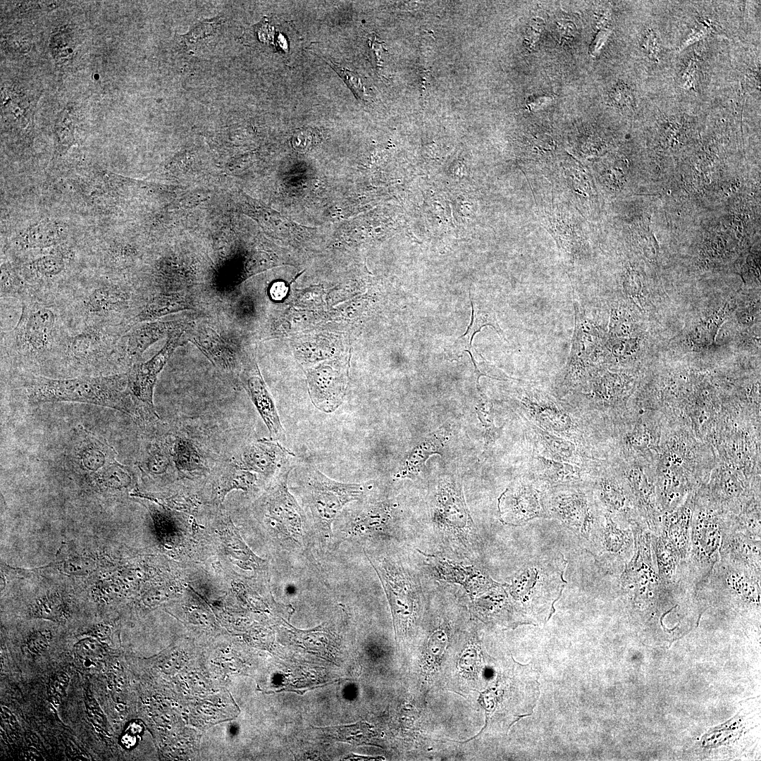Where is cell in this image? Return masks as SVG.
Masks as SVG:
<instances>
[{
	"mask_svg": "<svg viewBox=\"0 0 761 761\" xmlns=\"http://www.w3.org/2000/svg\"><path fill=\"white\" fill-rule=\"evenodd\" d=\"M21 304L16 326L1 333V353L27 361L56 359L68 330L56 299L31 298Z\"/></svg>",
	"mask_w": 761,
	"mask_h": 761,
	"instance_id": "obj_1",
	"label": "cell"
},
{
	"mask_svg": "<svg viewBox=\"0 0 761 761\" xmlns=\"http://www.w3.org/2000/svg\"><path fill=\"white\" fill-rule=\"evenodd\" d=\"M25 392L31 404L76 402L107 407L134 416L126 373L59 379L37 376L27 380Z\"/></svg>",
	"mask_w": 761,
	"mask_h": 761,
	"instance_id": "obj_2",
	"label": "cell"
},
{
	"mask_svg": "<svg viewBox=\"0 0 761 761\" xmlns=\"http://www.w3.org/2000/svg\"><path fill=\"white\" fill-rule=\"evenodd\" d=\"M567 561L562 554L536 557L526 563L512 579L509 590L528 623L547 621L567 584Z\"/></svg>",
	"mask_w": 761,
	"mask_h": 761,
	"instance_id": "obj_3",
	"label": "cell"
},
{
	"mask_svg": "<svg viewBox=\"0 0 761 761\" xmlns=\"http://www.w3.org/2000/svg\"><path fill=\"white\" fill-rule=\"evenodd\" d=\"M546 507L548 518L557 519L571 531L586 550L599 535L605 521L590 485L550 487Z\"/></svg>",
	"mask_w": 761,
	"mask_h": 761,
	"instance_id": "obj_4",
	"label": "cell"
},
{
	"mask_svg": "<svg viewBox=\"0 0 761 761\" xmlns=\"http://www.w3.org/2000/svg\"><path fill=\"white\" fill-rule=\"evenodd\" d=\"M729 528V517L714 512H700L692 517L689 552L681 564V572L696 591L719 561L721 547Z\"/></svg>",
	"mask_w": 761,
	"mask_h": 761,
	"instance_id": "obj_5",
	"label": "cell"
},
{
	"mask_svg": "<svg viewBox=\"0 0 761 761\" xmlns=\"http://www.w3.org/2000/svg\"><path fill=\"white\" fill-rule=\"evenodd\" d=\"M516 394V403L528 423L588 447L587 428L564 401L531 384L521 385Z\"/></svg>",
	"mask_w": 761,
	"mask_h": 761,
	"instance_id": "obj_6",
	"label": "cell"
},
{
	"mask_svg": "<svg viewBox=\"0 0 761 761\" xmlns=\"http://www.w3.org/2000/svg\"><path fill=\"white\" fill-rule=\"evenodd\" d=\"M364 493L359 483H341L318 470H313L307 481L303 502L309 509L315 530L324 540L333 536L332 525L338 513Z\"/></svg>",
	"mask_w": 761,
	"mask_h": 761,
	"instance_id": "obj_7",
	"label": "cell"
},
{
	"mask_svg": "<svg viewBox=\"0 0 761 761\" xmlns=\"http://www.w3.org/2000/svg\"><path fill=\"white\" fill-rule=\"evenodd\" d=\"M188 326H183L168 336L164 346L149 360L135 363L126 373L127 388L134 407V416L145 421H156L153 395L157 377L175 349L186 338Z\"/></svg>",
	"mask_w": 761,
	"mask_h": 761,
	"instance_id": "obj_8",
	"label": "cell"
},
{
	"mask_svg": "<svg viewBox=\"0 0 761 761\" xmlns=\"http://www.w3.org/2000/svg\"><path fill=\"white\" fill-rule=\"evenodd\" d=\"M549 488L545 482L531 476L514 482L498 500L502 521L520 526L536 518H548L546 500Z\"/></svg>",
	"mask_w": 761,
	"mask_h": 761,
	"instance_id": "obj_9",
	"label": "cell"
},
{
	"mask_svg": "<svg viewBox=\"0 0 761 761\" xmlns=\"http://www.w3.org/2000/svg\"><path fill=\"white\" fill-rule=\"evenodd\" d=\"M290 469L283 471L270 490L267 508L270 519L276 521L282 539L291 548H299L308 539V526L305 514L287 488Z\"/></svg>",
	"mask_w": 761,
	"mask_h": 761,
	"instance_id": "obj_10",
	"label": "cell"
},
{
	"mask_svg": "<svg viewBox=\"0 0 761 761\" xmlns=\"http://www.w3.org/2000/svg\"><path fill=\"white\" fill-rule=\"evenodd\" d=\"M120 330L107 328H87L64 335L56 359L80 364H94L113 359Z\"/></svg>",
	"mask_w": 761,
	"mask_h": 761,
	"instance_id": "obj_11",
	"label": "cell"
},
{
	"mask_svg": "<svg viewBox=\"0 0 761 761\" xmlns=\"http://www.w3.org/2000/svg\"><path fill=\"white\" fill-rule=\"evenodd\" d=\"M604 525L587 551L605 572L621 574L634 552V536L630 524L605 514Z\"/></svg>",
	"mask_w": 761,
	"mask_h": 761,
	"instance_id": "obj_12",
	"label": "cell"
},
{
	"mask_svg": "<svg viewBox=\"0 0 761 761\" xmlns=\"http://www.w3.org/2000/svg\"><path fill=\"white\" fill-rule=\"evenodd\" d=\"M590 487L605 514L630 525L644 522L636 510L637 507L629 487L614 477L596 474Z\"/></svg>",
	"mask_w": 761,
	"mask_h": 761,
	"instance_id": "obj_13",
	"label": "cell"
},
{
	"mask_svg": "<svg viewBox=\"0 0 761 761\" xmlns=\"http://www.w3.org/2000/svg\"><path fill=\"white\" fill-rule=\"evenodd\" d=\"M184 326V323L179 321H144L137 323L126 330L125 334L120 336L113 359L123 360L133 365L151 345Z\"/></svg>",
	"mask_w": 761,
	"mask_h": 761,
	"instance_id": "obj_14",
	"label": "cell"
},
{
	"mask_svg": "<svg viewBox=\"0 0 761 761\" xmlns=\"http://www.w3.org/2000/svg\"><path fill=\"white\" fill-rule=\"evenodd\" d=\"M589 468L535 453L530 476L545 482L550 487L589 485L596 476Z\"/></svg>",
	"mask_w": 761,
	"mask_h": 761,
	"instance_id": "obj_15",
	"label": "cell"
},
{
	"mask_svg": "<svg viewBox=\"0 0 761 761\" xmlns=\"http://www.w3.org/2000/svg\"><path fill=\"white\" fill-rule=\"evenodd\" d=\"M115 450L103 438L80 427L73 447L77 469L92 478L115 462Z\"/></svg>",
	"mask_w": 761,
	"mask_h": 761,
	"instance_id": "obj_16",
	"label": "cell"
},
{
	"mask_svg": "<svg viewBox=\"0 0 761 761\" xmlns=\"http://www.w3.org/2000/svg\"><path fill=\"white\" fill-rule=\"evenodd\" d=\"M242 381L259 415L266 426L272 440L285 438V431L274 402L256 367L246 369Z\"/></svg>",
	"mask_w": 761,
	"mask_h": 761,
	"instance_id": "obj_17",
	"label": "cell"
},
{
	"mask_svg": "<svg viewBox=\"0 0 761 761\" xmlns=\"http://www.w3.org/2000/svg\"><path fill=\"white\" fill-rule=\"evenodd\" d=\"M293 453L274 440H259L248 446L242 453L244 468L265 476L279 471Z\"/></svg>",
	"mask_w": 761,
	"mask_h": 761,
	"instance_id": "obj_18",
	"label": "cell"
},
{
	"mask_svg": "<svg viewBox=\"0 0 761 761\" xmlns=\"http://www.w3.org/2000/svg\"><path fill=\"white\" fill-rule=\"evenodd\" d=\"M532 433L545 452L550 457L581 466L590 467L594 458L589 452V447L571 440L546 431L531 423Z\"/></svg>",
	"mask_w": 761,
	"mask_h": 761,
	"instance_id": "obj_19",
	"label": "cell"
},
{
	"mask_svg": "<svg viewBox=\"0 0 761 761\" xmlns=\"http://www.w3.org/2000/svg\"><path fill=\"white\" fill-rule=\"evenodd\" d=\"M719 560L760 574V540L729 528L723 540Z\"/></svg>",
	"mask_w": 761,
	"mask_h": 761,
	"instance_id": "obj_20",
	"label": "cell"
},
{
	"mask_svg": "<svg viewBox=\"0 0 761 761\" xmlns=\"http://www.w3.org/2000/svg\"><path fill=\"white\" fill-rule=\"evenodd\" d=\"M187 340L197 346L218 370L229 373L235 363L230 349L224 340L209 326H189Z\"/></svg>",
	"mask_w": 761,
	"mask_h": 761,
	"instance_id": "obj_21",
	"label": "cell"
},
{
	"mask_svg": "<svg viewBox=\"0 0 761 761\" xmlns=\"http://www.w3.org/2000/svg\"><path fill=\"white\" fill-rule=\"evenodd\" d=\"M311 400L319 410L334 412L341 404L344 383L340 376L333 370L318 369L310 376Z\"/></svg>",
	"mask_w": 761,
	"mask_h": 761,
	"instance_id": "obj_22",
	"label": "cell"
},
{
	"mask_svg": "<svg viewBox=\"0 0 761 761\" xmlns=\"http://www.w3.org/2000/svg\"><path fill=\"white\" fill-rule=\"evenodd\" d=\"M650 543L657 571L662 582L674 586L683 581L680 576L681 557L673 543L661 531L650 533Z\"/></svg>",
	"mask_w": 761,
	"mask_h": 761,
	"instance_id": "obj_23",
	"label": "cell"
},
{
	"mask_svg": "<svg viewBox=\"0 0 761 761\" xmlns=\"http://www.w3.org/2000/svg\"><path fill=\"white\" fill-rule=\"evenodd\" d=\"M690 505L684 506L672 514H667L661 518L660 521V531L668 538L678 550L681 557V564L687 559L690 548L693 517Z\"/></svg>",
	"mask_w": 761,
	"mask_h": 761,
	"instance_id": "obj_24",
	"label": "cell"
},
{
	"mask_svg": "<svg viewBox=\"0 0 761 761\" xmlns=\"http://www.w3.org/2000/svg\"><path fill=\"white\" fill-rule=\"evenodd\" d=\"M731 309L729 304L726 303L717 311L698 322L688 333V340L690 344L697 349L711 347Z\"/></svg>",
	"mask_w": 761,
	"mask_h": 761,
	"instance_id": "obj_25",
	"label": "cell"
},
{
	"mask_svg": "<svg viewBox=\"0 0 761 761\" xmlns=\"http://www.w3.org/2000/svg\"><path fill=\"white\" fill-rule=\"evenodd\" d=\"M471 301L472 307L471 321L465 333L459 338V340H462L461 343L467 349L466 351L471 352L474 336L483 327L486 326L493 327L497 334L505 339L504 333L500 327L496 312L493 306L486 301L475 299L471 297Z\"/></svg>",
	"mask_w": 761,
	"mask_h": 761,
	"instance_id": "obj_26",
	"label": "cell"
},
{
	"mask_svg": "<svg viewBox=\"0 0 761 761\" xmlns=\"http://www.w3.org/2000/svg\"><path fill=\"white\" fill-rule=\"evenodd\" d=\"M190 302L180 295L171 296L158 295L149 300L138 314L132 318L130 325L151 321L166 314L179 310L190 309Z\"/></svg>",
	"mask_w": 761,
	"mask_h": 761,
	"instance_id": "obj_27",
	"label": "cell"
},
{
	"mask_svg": "<svg viewBox=\"0 0 761 761\" xmlns=\"http://www.w3.org/2000/svg\"><path fill=\"white\" fill-rule=\"evenodd\" d=\"M53 223L42 221L27 228L18 240L22 249L44 248L56 244L61 239L60 230Z\"/></svg>",
	"mask_w": 761,
	"mask_h": 761,
	"instance_id": "obj_28",
	"label": "cell"
},
{
	"mask_svg": "<svg viewBox=\"0 0 761 761\" xmlns=\"http://www.w3.org/2000/svg\"><path fill=\"white\" fill-rule=\"evenodd\" d=\"M91 478L103 489L122 490L132 485L134 476L130 468L116 460Z\"/></svg>",
	"mask_w": 761,
	"mask_h": 761,
	"instance_id": "obj_29",
	"label": "cell"
},
{
	"mask_svg": "<svg viewBox=\"0 0 761 761\" xmlns=\"http://www.w3.org/2000/svg\"><path fill=\"white\" fill-rule=\"evenodd\" d=\"M388 512L383 507L364 511L349 521L344 532L347 538L361 536L385 524Z\"/></svg>",
	"mask_w": 761,
	"mask_h": 761,
	"instance_id": "obj_30",
	"label": "cell"
},
{
	"mask_svg": "<svg viewBox=\"0 0 761 761\" xmlns=\"http://www.w3.org/2000/svg\"><path fill=\"white\" fill-rule=\"evenodd\" d=\"M5 297L18 299L20 302L30 298L29 290L22 275L8 264L1 265V298Z\"/></svg>",
	"mask_w": 761,
	"mask_h": 761,
	"instance_id": "obj_31",
	"label": "cell"
},
{
	"mask_svg": "<svg viewBox=\"0 0 761 761\" xmlns=\"http://www.w3.org/2000/svg\"><path fill=\"white\" fill-rule=\"evenodd\" d=\"M320 729L336 740L355 745L366 743L373 736L371 727L364 722Z\"/></svg>",
	"mask_w": 761,
	"mask_h": 761,
	"instance_id": "obj_32",
	"label": "cell"
},
{
	"mask_svg": "<svg viewBox=\"0 0 761 761\" xmlns=\"http://www.w3.org/2000/svg\"><path fill=\"white\" fill-rule=\"evenodd\" d=\"M173 458L178 469L192 472L204 469L199 454L187 441L178 440L174 446Z\"/></svg>",
	"mask_w": 761,
	"mask_h": 761,
	"instance_id": "obj_33",
	"label": "cell"
},
{
	"mask_svg": "<svg viewBox=\"0 0 761 761\" xmlns=\"http://www.w3.org/2000/svg\"><path fill=\"white\" fill-rule=\"evenodd\" d=\"M65 606L57 595H51L38 600L32 608V614L41 618L59 620L64 615Z\"/></svg>",
	"mask_w": 761,
	"mask_h": 761,
	"instance_id": "obj_34",
	"label": "cell"
},
{
	"mask_svg": "<svg viewBox=\"0 0 761 761\" xmlns=\"http://www.w3.org/2000/svg\"><path fill=\"white\" fill-rule=\"evenodd\" d=\"M322 58L340 75L357 98L362 100L367 99L365 88L358 75L330 59Z\"/></svg>",
	"mask_w": 761,
	"mask_h": 761,
	"instance_id": "obj_35",
	"label": "cell"
},
{
	"mask_svg": "<svg viewBox=\"0 0 761 761\" xmlns=\"http://www.w3.org/2000/svg\"><path fill=\"white\" fill-rule=\"evenodd\" d=\"M218 27L217 20L204 21L185 35V43L192 48L200 45L204 41L211 39L216 33Z\"/></svg>",
	"mask_w": 761,
	"mask_h": 761,
	"instance_id": "obj_36",
	"label": "cell"
},
{
	"mask_svg": "<svg viewBox=\"0 0 761 761\" xmlns=\"http://www.w3.org/2000/svg\"><path fill=\"white\" fill-rule=\"evenodd\" d=\"M493 412V405L486 402L482 404L478 412V416L485 429V436L486 444L493 443L497 438L499 432V430L494 424Z\"/></svg>",
	"mask_w": 761,
	"mask_h": 761,
	"instance_id": "obj_37",
	"label": "cell"
},
{
	"mask_svg": "<svg viewBox=\"0 0 761 761\" xmlns=\"http://www.w3.org/2000/svg\"><path fill=\"white\" fill-rule=\"evenodd\" d=\"M76 654L85 660L99 659L104 652L102 645L93 638H85L75 646Z\"/></svg>",
	"mask_w": 761,
	"mask_h": 761,
	"instance_id": "obj_38",
	"label": "cell"
},
{
	"mask_svg": "<svg viewBox=\"0 0 761 761\" xmlns=\"http://www.w3.org/2000/svg\"><path fill=\"white\" fill-rule=\"evenodd\" d=\"M56 147L58 151H63L70 147L74 141L73 126L71 121L66 118L58 120L56 125Z\"/></svg>",
	"mask_w": 761,
	"mask_h": 761,
	"instance_id": "obj_39",
	"label": "cell"
},
{
	"mask_svg": "<svg viewBox=\"0 0 761 761\" xmlns=\"http://www.w3.org/2000/svg\"><path fill=\"white\" fill-rule=\"evenodd\" d=\"M51 641V633L48 631H36L32 632L27 638L25 645L30 652L38 655L44 652L48 648Z\"/></svg>",
	"mask_w": 761,
	"mask_h": 761,
	"instance_id": "obj_40",
	"label": "cell"
},
{
	"mask_svg": "<svg viewBox=\"0 0 761 761\" xmlns=\"http://www.w3.org/2000/svg\"><path fill=\"white\" fill-rule=\"evenodd\" d=\"M169 461L168 457L160 450L152 451L146 462V469L151 474H160L166 471Z\"/></svg>",
	"mask_w": 761,
	"mask_h": 761,
	"instance_id": "obj_41",
	"label": "cell"
},
{
	"mask_svg": "<svg viewBox=\"0 0 761 761\" xmlns=\"http://www.w3.org/2000/svg\"><path fill=\"white\" fill-rule=\"evenodd\" d=\"M69 682V677L65 672H60L56 674L52 679L50 686L49 692L55 696H62L68 687Z\"/></svg>",
	"mask_w": 761,
	"mask_h": 761,
	"instance_id": "obj_42",
	"label": "cell"
},
{
	"mask_svg": "<svg viewBox=\"0 0 761 761\" xmlns=\"http://www.w3.org/2000/svg\"><path fill=\"white\" fill-rule=\"evenodd\" d=\"M758 311L760 312V302H757L755 304H750L740 309L737 313V318L741 324L750 325L753 323Z\"/></svg>",
	"mask_w": 761,
	"mask_h": 761,
	"instance_id": "obj_43",
	"label": "cell"
},
{
	"mask_svg": "<svg viewBox=\"0 0 761 761\" xmlns=\"http://www.w3.org/2000/svg\"><path fill=\"white\" fill-rule=\"evenodd\" d=\"M89 567L87 562L77 559L65 562L62 565H60V569L65 573L82 574L88 570Z\"/></svg>",
	"mask_w": 761,
	"mask_h": 761,
	"instance_id": "obj_44",
	"label": "cell"
},
{
	"mask_svg": "<svg viewBox=\"0 0 761 761\" xmlns=\"http://www.w3.org/2000/svg\"><path fill=\"white\" fill-rule=\"evenodd\" d=\"M271 296L276 299H282L286 294V287L283 283H275L271 290Z\"/></svg>",
	"mask_w": 761,
	"mask_h": 761,
	"instance_id": "obj_45",
	"label": "cell"
},
{
	"mask_svg": "<svg viewBox=\"0 0 761 761\" xmlns=\"http://www.w3.org/2000/svg\"><path fill=\"white\" fill-rule=\"evenodd\" d=\"M1 716L4 722L9 724L11 726L16 727L17 725V721L12 714V712L8 710L6 707H1Z\"/></svg>",
	"mask_w": 761,
	"mask_h": 761,
	"instance_id": "obj_46",
	"label": "cell"
}]
</instances>
